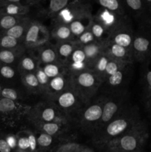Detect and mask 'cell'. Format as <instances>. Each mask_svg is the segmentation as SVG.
Listing matches in <instances>:
<instances>
[{
    "instance_id": "e575fe53",
    "label": "cell",
    "mask_w": 151,
    "mask_h": 152,
    "mask_svg": "<svg viewBox=\"0 0 151 152\" xmlns=\"http://www.w3.org/2000/svg\"><path fill=\"white\" fill-rule=\"evenodd\" d=\"M27 16H17V15H9L6 14L1 17L0 19V26L1 28L7 31L14 26L15 25L22 21Z\"/></svg>"
},
{
    "instance_id": "d6986e66",
    "label": "cell",
    "mask_w": 151,
    "mask_h": 152,
    "mask_svg": "<svg viewBox=\"0 0 151 152\" xmlns=\"http://www.w3.org/2000/svg\"><path fill=\"white\" fill-rule=\"evenodd\" d=\"M105 52L109 55L111 59L130 62V63L135 62L132 49L127 48L119 45L107 42Z\"/></svg>"
},
{
    "instance_id": "f6af8a7d",
    "label": "cell",
    "mask_w": 151,
    "mask_h": 152,
    "mask_svg": "<svg viewBox=\"0 0 151 152\" xmlns=\"http://www.w3.org/2000/svg\"><path fill=\"white\" fill-rule=\"evenodd\" d=\"M77 152H95L92 148H89V147L85 146V145H82L81 148H80Z\"/></svg>"
},
{
    "instance_id": "ba28073f",
    "label": "cell",
    "mask_w": 151,
    "mask_h": 152,
    "mask_svg": "<svg viewBox=\"0 0 151 152\" xmlns=\"http://www.w3.org/2000/svg\"><path fill=\"white\" fill-rule=\"evenodd\" d=\"M132 51L135 62L141 64L151 61V34L140 26L135 32L132 43Z\"/></svg>"
},
{
    "instance_id": "4316f807",
    "label": "cell",
    "mask_w": 151,
    "mask_h": 152,
    "mask_svg": "<svg viewBox=\"0 0 151 152\" xmlns=\"http://www.w3.org/2000/svg\"><path fill=\"white\" fill-rule=\"evenodd\" d=\"M21 82L30 94L41 95V88L35 73L21 74Z\"/></svg>"
},
{
    "instance_id": "b9f144b4",
    "label": "cell",
    "mask_w": 151,
    "mask_h": 152,
    "mask_svg": "<svg viewBox=\"0 0 151 152\" xmlns=\"http://www.w3.org/2000/svg\"><path fill=\"white\" fill-rule=\"evenodd\" d=\"M140 26L144 28L151 34V10L147 12L145 16L140 20Z\"/></svg>"
},
{
    "instance_id": "2e32d148",
    "label": "cell",
    "mask_w": 151,
    "mask_h": 152,
    "mask_svg": "<svg viewBox=\"0 0 151 152\" xmlns=\"http://www.w3.org/2000/svg\"><path fill=\"white\" fill-rule=\"evenodd\" d=\"M16 152H36L37 151L36 137L32 129L25 128L17 135Z\"/></svg>"
},
{
    "instance_id": "8d00e7d4",
    "label": "cell",
    "mask_w": 151,
    "mask_h": 152,
    "mask_svg": "<svg viewBox=\"0 0 151 152\" xmlns=\"http://www.w3.org/2000/svg\"><path fill=\"white\" fill-rule=\"evenodd\" d=\"M126 63H130V62L116 60V59H111L110 58V59L109 62H108L107 65L106 69H105V75H104V81H105V79L107 78L108 77H110V76L113 74L115 72H116L121 67H122L123 65H125Z\"/></svg>"
},
{
    "instance_id": "836d02e7",
    "label": "cell",
    "mask_w": 151,
    "mask_h": 152,
    "mask_svg": "<svg viewBox=\"0 0 151 152\" xmlns=\"http://www.w3.org/2000/svg\"><path fill=\"white\" fill-rule=\"evenodd\" d=\"M1 94L2 97L7 98V99H12V100L21 102L22 100H27L28 96L30 94L24 93L21 94L16 89L11 88H4L1 90Z\"/></svg>"
},
{
    "instance_id": "bcb514c9",
    "label": "cell",
    "mask_w": 151,
    "mask_h": 152,
    "mask_svg": "<svg viewBox=\"0 0 151 152\" xmlns=\"http://www.w3.org/2000/svg\"><path fill=\"white\" fill-rule=\"evenodd\" d=\"M144 5L146 7L147 10L150 11L151 10V0H143Z\"/></svg>"
},
{
    "instance_id": "603a6c76",
    "label": "cell",
    "mask_w": 151,
    "mask_h": 152,
    "mask_svg": "<svg viewBox=\"0 0 151 152\" xmlns=\"http://www.w3.org/2000/svg\"><path fill=\"white\" fill-rule=\"evenodd\" d=\"M38 65V58L35 52L26 50L22 53L18 62V71L20 74L24 73H35Z\"/></svg>"
},
{
    "instance_id": "3957f363",
    "label": "cell",
    "mask_w": 151,
    "mask_h": 152,
    "mask_svg": "<svg viewBox=\"0 0 151 152\" xmlns=\"http://www.w3.org/2000/svg\"><path fill=\"white\" fill-rule=\"evenodd\" d=\"M105 99V94L96 96L91 102L84 105L74 120V126L83 133L92 136L99 127Z\"/></svg>"
},
{
    "instance_id": "30bf717a",
    "label": "cell",
    "mask_w": 151,
    "mask_h": 152,
    "mask_svg": "<svg viewBox=\"0 0 151 152\" xmlns=\"http://www.w3.org/2000/svg\"><path fill=\"white\" fill-rule=\"evenodd\" d=\"M52 102L70 119L73 123L81 108L87 105L82 102L72 88L62 92Z\"/></svg>"
},
{
    "instance_id": "277c9868",
    "label": "cell",
    "mask_w": 151,
    "mask_h": 152,
    "mask_svg": "<svg viewBox=\"0 0 151 152\" xmlns=\"http://www.w3.org/2000/svg\"><path fill=\"white\" fill-rule=\"evenodd\" d=\"M71 88L84 104L91 102L101 89L102 81L90 69L70 73Z\"/></svg>"
},
{
    "instance_id": "4dcf8cb0",
    "label": "cell",
    "mask_w": 151,
    "mask_h": 152,
    "mask_svg": "<svg viewBox=\"0 0 151 152\" xmlns=\"http://www.w3.org/2000/svg\"><path fill=\"white\" fill-rule=\"evenodd\" d=\"M41 66H42V68L44 72H45V74H47V76L50 79L57 77L60 74L70 72L67 65H64L63 63L60 62L59 61L53 62V63L41 65Z\"/></svg>"
},
{
    "instance_id": "c3c4849f",
    "label": "cell",
    "mask_w": 151,
    "mask_h": 152,
    "mask_svg": "<svg viewBox=\"0 0 151 152\" xmlns=\"http://www.w3.org/2000/svg\"><path fill=\"white\" fill-rule=\"evenodd\" d=\"M36 152H46V151H39V150H37Z\"/></svg>"
},
{
    "instance_id": "7c38bea8",
    "label": "cell",
    "mask_w": 151,
    "mask_h": 152,
    "mask_svg": "<svg viewBox=\"0 0 151 152\" xmlns=\"http://www.w3.org/2000/svg\"><path fill=\"white\" fill-rule=\"evenodd\" d=\"M28 124L33 130L44 132L54 137L66 138L72 141L75 140V135L72 133V128L73 126H74L73 124L61 123L57 122H50V123L33 122Z\"/></svg>"
},
{
    "instance_id": "5bb4252c",
    "label": "cell",
    "mask_w": 151,
    "mask_h": 152,
    "mask_svg": "<svg viewBox=\"0 0 151 152\" xmlns=\"http://www.w3.org/2000/svg\"><path fill=\"white\" fill-rule=\"evenodd\" d=\"M71 88L70 73L65 74L50 79L48 86L44 94V97L47 100L53 101L59 96L60 94Z\"/></svg>"
},
{
    "instance_id": "cb8c5ba5",
    "label": "cell",
    "mask_w": 151,
    "mask_h": 152,
    "mask_svg": "<svg viewBox=\"0 0 151 152\" xmlns=\"http://www.w3.org/2000/svg\"><path fill=\"white\" fill-rule=\"evenodd\" d=\"M124 16H120L104 7H101L98 10L97 13L93 15V18L100 22L107 30L108 34H109L110 30L112 29Z\"/></svg>"
},
{
    "instance_id": "9a60e30c",
    "label": "cell",
    "mask_w": 151,
    "mask_h": 152,
    "mask_svg": "<svg viewBox=\"0 0 151 152\" xmlns=\"http://www.w3.org/2000/svg\"><path fill=\"white\" fill-rule=\"evenodd\" d=\"M36 137L37 150L46 152H54L56 148L65 142H70V140L59 137H54L44 132L33 130Z\"/></svg>"
},
{
    "instance_id": "8fae6325",
    "label": "cell",
    "mask_w": 151,
    "mask_h": 152,
    "mask_svg": "<svg viewBox=\"0 0 151 152\" xmlns=\"http://www.w3.org/2000/svg\"><path fill=\"white\" fill-rule=\"evenodd\" d=\"M134 34L135 31L133 29L131 21L127 15L110 30L107 42L132 49Z\"/></svg>"
},
{
    "instance_id": "7402d4cb",
    "label": "cell",
    "mask_w": 151,
    "mask_h": 152,
    "mask_svg": "<svg viewBox=\"0 0 151 152\" xmlns=\"http://www.w3.org/2000/svg\"><path fill=\"white\" fill-rule=\"evenodd\" d=\"M70 73H75L88 69L86 56L82 48L77 45L66 64Z\"/></svg>"
},
{
    "instance_id": "d590c367",
    "label": "cell",
    "mask_w": 151,
    "mask_h": 152,
    "mask_svg": "<svg viewBox=\"0 0 151 152\" xmlns=\"http://www.w3.org/2000/svg\"><path fill=\"white\" fill-rule=\"evenodd\" d=\"M0 45L4 49H18L24 47L19 40L9 35H5L1 38Z\"/></svg>"
},
{
    "instance_id": "f1b7e54d",
    "label": "cell",
    "mask_w": 151,
    "mask_h": 152,
    "mask_svg": "<svg viewBox=\"0 0 151 152\" xmlns=\"http://www.w3.org/2000/svg\"><path fill=\"white\" fill-rule=\"evenodd\" d=\"M123 1L126 10L139 21L147 12L143 0H123Z\"/></svg>"
},
{
    "instance_id": "74e56055",
    "label": "cell",
    "mask_w": 151,
    "mask_h": 152,
    "mask_svg": "<svg viewBox=\"0 0 151 152\" xmlns=\"http://www.w3.org/2000/svg\"><path fill=\"white\" fill-rule=\"evenodd\" d=\"M36 76L38 81L39 83L40 86L41 88V95H44V92H45L46 88H47V86H48L49 81H50V78L47 76L45 72L43 70L42 66L38 65V68H37L36 71L35 72Z\"/></svg>"
},
{
    "instance_id": "1f68e13d",
    "label": "cell",
    "mask_w": 151,
    "mask_h": 152,
    "mask_svg": "<svg viewBox=\"0 0 151 152\" xmlns=\"http://www.w3.org/2000/svg\"><path fill=\"white\" fill-rule=\"evenodd\" d=\"M110 59V57L109 56V55L106 52H104L97 58L95 63L93 64V67L90 69L99 77V79L102 81V83L104 81L105 69H106L107 65Z\"/></svg>"
},
{
    "instance_id": "816d5d0a",
    "label": "cell",
    "mask_w": 151,
    "mask_h": 152,
    "mask_svg": "<svg viewBox=\"0 0 151 152\" xmlns=\"http://www.w3.org/2000/svg\"><path fill=\"white\" fill-rule=\"evenodd\" d=\"M150 62H151V61H150Z\"/></svg>"
},
{
    "instance_id": "681fc988",
    "label": "cell",
    "mask_w": 151,
    "mask_h": 152,
    "mask_svg": "<svg viewBox=\"0 0 151 152\" xmlns=\"http://www.w3.org/2000/svg\"><path fill=\"white\" fill-rule=\"evenodd\" d=\"M1 86H0V94H1Z\"/></svg>"
},
{
    "instance_id": "484cf974",
    "label": "cell",
    "mask_w": 151,
    "mask_h": 152,
    "mask_svg": "<svg viewBox=\"0 0 151 152\" xmlns=\"http://www.w3.org/2000/svg\"><path fill=\"white\" fill-rule=\"evenodd\" d=\"M56 53H57L59 61L64 65H66L70 56L72 54L74 49L77 47V44L75 41L69 40L56 42Z\"/></svg>"
},
{
    "instance_id": "ac0fdd59",
    "label": "cell",
    "mask_w": 151,
    "mask_h": 152,
    "mask_svg": "<svg viewBox=\"0 0 151 152\" xmlns=\"http://www.w3.org/2000/svg\"><path fill=\"white\" fill-rule=\"evenodd\" d=\"M93 18V15L92 13V9H90L78 15L76 18H75L68 24L72 32L73 41H75L76 39L80 34L90 28Z\"/></svg>"
},
{
    "instance_id": "e0dca14e",
    "label": "cell",
    "mask_w": 151,
    "mask_h": 152,
    "mask_svg": "<svg viewBox=\"0 0 151 152\" xmlns=\"http://www.w3.org/2000/svg\"><path fill=\"white\" fill-rule=\"evenodd\" d=\"M151 62L142 64V98L145 109L149 114L151 113Z\"/></svg>"
},
{
    "instance_id": "4fadbf2b",
    "label": "cell",
    "mask_w": 151,
    "mask_h": 152,
    "mask_svg": "<svg viewBox=\"0 0 151 152\" xmlns=\"http://www.w3.org/2000/svg\"><path fill=\"white\" fill-rule=\"evenodd\" d=\"M78 1L80 0H36L33 6L36 7L37 13L41 17L53 19L61 10Z\"/></svg>"
},
{
    "instance_id": "44dd1931",
    "label": "cell",
    "mask_w": 151,
    "mask_h": 152,
    "mask_svg": "<svg viewBox=\"0 0 151 152\" xmlns=\"http://www.w3.org/2000/svg\"><path fill=\"white\" fill-rule=\"evenodd\" d=\"M53 25L50 31V39H53L56 42L73 40L72 32L69 25L59 21L56 19H53Z\"/></svg>"
},
{
    "instance_id": "f907efd6",
    "label": "cell",
    "mask_w": 151,
    "mask_h": 152,
    "mask_svg": "<svg viewBox=\"0 0 151 152\" xmlns=\"http://www.w3.org/2000/svg\"><path fill=\"white\" fill-rule=\"evenodd\" d=\"M150 118H151V113H150Z\"/></svg>"
},
{
    "instance_id": "7a4b0ae2",
    "label": "cell",
    "mask_w": 151,
    "mask_h": 152,
    "mask_svg": "<svg viewBox=\"0 0 151 152\" xmlns=\"http://www.w3.org/2000/svg\"><path fill=\"white\" fill-rule=\"evenodd\" d=\"M149 138V130L147 123L140 120L131 129L116 139L110 142L102 151L114 152H139L144 151Z\"/></svg>"
},
{
    "instance_id": "83f0119b",
    "label": "cell",
    "mask_w": 151,
    "mask_h": 152,
    "mask_svg": "<svg viewBox=\"0 0 151 152\" xmlns=\"http://www.w3.org/2000/svg\"><path fill=\"white\" fill-rule=\"evenodd\" d=\"M31 20H32V18L30 16H25L22 21H20L16 25H15L14 26H13L10 29L7 30L6 31V35L11 36V37L17 39L18 40L20 41V42L22 45L24 37H25V34H26L27 30H28V27H29Z\"/></svg>"
},
{
    "instance_id": "d6a6232c",
    "label": "cell",
    "mask_w": 151,
    "mask_h": 152,
    "mask_svg": "<svg viewBox=\"0 0 151 152\" xmlns=\"http://www.w3.org/2000/svg\"><path fill=\"white\" fill-rule=\"evenodd\" d=\"M89 29L93 33L96 40L102 42H107L108 38V31L102 24L93 18L91 25Z\"/></svg>"
},
{
    "instance_id": "ee69618b",
    "label": "cell",
    "mask_w": 151,
    "mask_h": 152,
    "mask_svg": "<svg viewBox=\"0 0 151 152\" xmlns=\"http://www.w3.org/2000/svg\"><path fill=\"white\" fill-rule=\"evenodd\" d=\"M7 143L9 144V145L10 146V148L15 151L16 148V146H17V137L14 136V135H10V136H8L6 139Z\"/></svg>"
},
{
    "instance_id": "7dc6e473",
    "label": "cell",
    "mask_w": 151,
    "mask_h": 152,
    "mask_svg": "<svg viewBox=\"0 0 151 152\" xmlns=\"http://www.w3.org/2000/svg\"><path fill=\"white\" fill-rule=\"evenodd\" d=\"M103 152H114V151H107V150H105V151H103ZM139 152H144V151H139Z\"/></svg>"
},
{
    "instance_id": "6da1fadb",
    "label": "cell",
    "mask_w": 151,
    "mask_h": 152,
    "mask_svg": "<svg viewBox=\"0 0 151 152\" xmlns=\"http://www.w3.org/2000/svg\"><path fill=\"white\" fill-rule=\"evenodd\" d=\"M142 120L139 107L130 103L110 122L92 135V142L96 148L103 150L110 142L131 129Z\"/></svg>"
},
{
    "instance_id": "8992f818",
    "label": "cell",
    "mask_w": 151,
    "mask_h": 152,
    "mask_svg": "<svg viewBox=\"0 0 151 152\" xmlns=\"http://www.w3.org/2000/svg\"><path fill=\"white\" fill-rule=\"evenodd\" d=\"M105 95V99L103 104L102 118L96 132L110 122L130 103V95L127 90L119 91Z\"/></svg>"
},
{
    "instance_id": "ffe728a7",
    "label": "cell",
    "mask_w": 151,
    "mask_h": 152,
    "mask_svg": "<svg viewBox=\"0 0 151 152\" xmlns=\"http://www.w3.org/2000/svg\"><path fill=\"white\" fill-rule=\"evenodd\" d=\"M106 45L107 42L96 40L93 42H90L81 47L85 53L86 61H87L88 69H91L97 58L102 53L105 52Z\"/></svg>"
},
{
    "instance_id": "f546056e",
    "label": "cell",
    "mask_w": 151,
    "mask_h": 152,
    "mask_svg": "<svg viewBox=\"0 0 151 152\" xmlns=\"http://www.w3.org/2000/svg\"><path fill=\"white\" fill-rule=\"evenodd\" d=\"M97 4L120 16H126L127 10L123 0H94Z\"/></svg>"
},
{
    "instance_id": "ab89813d",
    "label": "cell",
    "mask_w": 151,
    "mask_h": 152,
    "mask_svg": "<svg viewBox=\"0 0 151 152\" xmlns=\"http://www.w3.org/2000/svg\"><path fill=\"white\" fill-rule=\"evenodd\" d=\"M82 145L73 141H70L59 145L54 152H77Z\"/></svg>"
},
{
    "instance_id": "60d3db41",
    "label": "cell",
    "mask_w": 151,
    "mask_h": 152,
    "mask_svg": "<svg viewBox=\"0 0 151 152\" xmlns=\"http://www.w3.org/2000/svg\"><path fill=\"white\" fill-rule=\"evenodd\" d=\"M0 74L4 78L7 79V80H11V79H13L16 77V71L9 65H3L0 68Z\"/></svg>"
},
{
    "instance_id": "9c48e42d",
    "label": "cell",
    "mask_w": 151,
    "mask_h": 152,
    "mask_svg": "<svg viewBox=\"0 0 151 152\" xmlns=\"http://www.w3.org/2000/svg\"><path fill=\"white\" fill-rule=\"evenodd\" d=\"M133 64L134 63H126L116 72L105 79L101 87L103 94L126 90V86L132 77Z\"/></svg>"
},
{
    "instance_id": "7bdbcfd3",
    "label": "cell",
    "mask_w": 151,
    "mask_h": 152,
    "mask_svg": "<svg viewBox=\"0 0 151 152\" xmlns=\"http://www.w3.org/2000/svg\"><path fill=\"white\" fill-rule=\"evenodd\" d=\"M13 151L6 140L0 139V152H13Z\"/></svg>"
},
{
    "instance_id": "d4e9b609",
    "label": "cell",
    "mask_w": 151,
    "mask_h": 152,
    "mask_svg": "<svg viewBox=\"0 0 151 152\" xmlns=\"http://www.w3.org/2000/svg\"><path fill=\"white\" fill-rule=\"evenodd\" d=\"M34 52L36 54L40 65H44L59 61L56 46L55 45L51 44L50 42Z\"/></svg>"
},
{
    "instance_id": "52a82bcc",
    "label": "cell",
    "mask_w": 151,
    "mask_h": 152,
    "mask_svg": "<svg viewBox=\"0 0 151 152\" xmlns=\"http://www.w3.org/2000/svg\"><path fill=\"white\" fill-rule=\"evenodd\" d=\"M50 40V31L39 21L32 19L22 41L26 50L36 51Z\"/></svg>"
},
{
    "instance_id": "5b68a950",
    "label": "cell",
    "mask_w": 151,
    "mask_h": 152,
    "mask_svg": "<svg viewBox=\"0 0 151 152\" xmlns=\"http://www.w3.org/2000/svg\"><path fill=\"white\" fill-rule=\"evenodd\" d=\"M27 123L33 122L50 123L57 122L61 123L73 124L70 119L62 112L53 102L46 99L33 105L25 118ZM74 126V125H73Z\"/></svg>"
},
{
    "instance_id": "f35d334b",
    "label": "cell",
    "mask_w": 151,
    "mask_h": 152,
    "mask_svg": "<svg viewBox=\"0 0 151 152\" xmlns=\"http://www.w3.org/2000/svg\"><path fill=\"white\" fill-rule=\"evenodd\" d=\"M96 38L93 36V33L91 32L90 29L86 30L84 32H83L82 34H80L76 39L75 42L77 44V45L80 46V47H82V46L85 45L89 44L90 42H93L96 41Z\"/></svg>"
}]
</instances>
